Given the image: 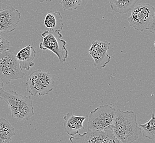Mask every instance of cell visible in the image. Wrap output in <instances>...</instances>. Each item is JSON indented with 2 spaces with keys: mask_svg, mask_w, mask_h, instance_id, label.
I'll return each instance as SVG.
<instances>
[{
  "mask_svg": "<svg viewBox=\"0 0 155 143\" xmlns=\"http://www.w3.org/2000/svg\"><path fill=\"white\" fill-rule=\"evenodd\" d=\"M131 12L127 19L130 27L140 32L147 30L155 34V9L153 6L149 3H140L135 6Z\"/></svg>",
  "mask_w": 155,
  "mask_h": 143,
  "instance_id": "cell-3",
  "label": "cell"
},
{
  "mask_svg": "<svg viewBox=\"0 0 155 143\" xmlns=\"http://www.w3.org/2000/svg\"><path fill=\"white\" fill-rule=\"evenodd\" d=\"M15 135V129L7 119L0 118V143H10Z\"/></svg>",
  "mask_w": 155,
  "mask_h": 143,
  "instance_id": "cell-14",
  "label": "cell"
},
{
  "mask_svg": "<svg viewBox=\"0 0 155 143\" xmlns=\"http://www.w3.org/2000/svg\"><path fill=\"white\" fill-rule=\"evenodd\" d=\"M111 9L120 14H125L131 11L138 0H108Z\"/></svg>",
  "mask_w": 155,
  "mask_h": 143,
  "instance_id": "cell-15",
  "label": "cell"
},
{
  "mask_svg": "<svg viewBox=\"0 0 155 143\" xmlns=\"http://www.w3.org/2000/svg\"><path fill=\"white\" fill-rule=\"evenodd\" d=\"M6 90L5 89V87L3 85V83L2 81H0V97L2 95L3 92L5 91Z\"/></svg>",
  "mask_w": 155,
  "mask_h": 143,
  "instance_id": "cell-19",
  "label": "cell"
},
{
  "mask_svg": "<svg viewBox=\"0 0 155 143\" xmlns=\"http://www.w3.org/2000/svg\"><path fill=\"white\" fill-rule=\"evenodd\" d=\"M139 126L141 129L143 137L149 139H155V117L152 112L151 118L149 121L143 124H140Z\"/></svg>",
  "mask_w": 155,
  "mask_h": 143,
  "instance_id": "cell-16",
  "label": "cell"
},
{
  "mask_svg": "<svg viewBox=\"0 0 155 143\" xmlns=\"http://www.w3.org/2000/svg\"><path fill=\"white\" fill-rule=\"evenodd\" d=\"M110 45V43L107 40H95L91 42L88 51L93 58L94 67L96 68H104L110 62L111 57L107 53Z\"/></svg>",
  "mask_w": 155,
  "mask_h": 143,
  "instance_id": "cell-9",
  "label": "cell"
},
{
  "mask_svg": "<svg viewBox=\"0 0 155 143\" xmlns=\"http://www.w3.org/2000/svg\"><path fill=\"white\" fill-rule=\"evenodd\" d=\"M71 143H119L110 130L88 131L83 134L78 133L69 138Z\"/></svg>",
  "mask_w": 155,
  "mask_h": 143,
  "instance_id": "cell-8",
  "label": "cell"
},
{
  "mask_svg": "<svg viewBox=\"0 0 155 143\" xmlns=\"http://www.w3.org/2000/svg\"><path fill=\"white\" fill-rule=\"evenodd\" d=\"M10 46V42L0 35V54L9 50Z\"/></svg>",
  "mask_w": 155,
  "mask_h": 143,
  "instance_id": "cell-18",
  "label": "cell"
},
{
  "mask_svg": "<svg viewBox=\"0 0 155 143\" xmlns=\"http://www.w3.org/2000/svg\"><path fill=\"white\" fill-rule=\"evenodd\" d=\"M82 0H62L61 5L63 8L67 11H73L77 8L78 7L81 6Z\"/></svg>",
  "mask_w": 155,
  "mask_h": 143,
  "instance_id": "cell-17",
  "label": "cell"
},
{
  "mask_svg": "<svg viewBox=\"0 0 155 143\" xmlns=\"http://www.w3.org/2000/svg\"><path fill=\"white\" fill-rule=\"evenodd\" d=\"M87 116H78L73 113H68L63 118L64 131L69 135L74 136L79 133V131L83 129L84 121Z\"/></svg>",
  "mask_w": 155,
  "mask_h": 143,
  "instance_id": "cell-11",
  "label": "cell"
},
{
  "mask_svg": "<svg viewBox=\"0 0 155 143\" xmlns=\"http://www.w3.org/2000/svg\"><path fill=\"white\" fill-rule=\"evenodd\" d=\"M54 86V81L49 73L37 69L27 77L26 91L33 96H44L52 91Z\"/></svg>",
  "mask_w": 155,
  "mask_h": 143,
  "instance_id": "cell-4",
  "label": "cell"
},
{
  "mask_svg": "<svg viewBox=\"0 0 155 143\" xmlns=\"http://www.w3.org/2000/svg\"><path fill=\"white\" fill-rule=\"evenodd\" d=\"M115 113L116 108L107 105H101L91 111L87 122V131H102L110 128Z\"/></svg>",
  "mask_w": 155,
  "mask_h": 143,
  "instance_id": "cell-7",
  "label": "cell"
},
{
  "mask_svg": "<svg viewBox=\"0 0 155 143\" xmlns=\"http://www.w3.org/2000/svg\"><path fill=\"white\" fill-rule=\"evenodd\" d=\"M110 129L119 143H132L137 140L141 133L134 112L119 108L116 109Z\"/></svg>",
  "mask_w": 155,
  "mask_h": 143,
  "instance_id": "cell-1",
  "label": "cell"
},
{
  "mask_svg": "<svg viewBox=\"0 0 155 143\" xmlns=\"http://www.w3.org/2000/svg\"><path fill=\"white\" fill-rule=\"evenodd\" d=\"M36 51L31 45H29L21 48L15 55V58L17 60L21 68L26 71H29L31 67L34 66L33 62L35 56Z\"/></svg>",
  "mask_w": 155,
  "mask_h": 143,
  "instance_id": "cell-12",
  "label": "cell"
},
{
  "mask_svg": "<svg viewBox=\"0 0 155 143\" xmlns=\"http://www.w3.org/2000/svg\"><path fill=\"white\" fill-rule=\"evenodd\" d=\"M21 68L15 54L8 50L0 54V79L3 83L23 78L25 73Z\"/></svg>",
  "mask_w": 155,
  "mask_h": 143,
  "instance_id": "cell-6",
  "label": "cell"
},
{
  "mask_svg": "<svg viewBox=\"0 0 155 143\" xmlns=\"http://www.w3.org/2000/svg\"><path fill=\"white\" fill-rule=\"evenodd\" d=\"M31 1H32V0H31ZM51 1H52V0H39V1L40 3H43V2H51Z\"/></svg>",
  "mask_w": 155,
  "mask_h": 143,
  "instance_id": "cell-20",
  "label": "cell"
},
{
  "mask_svg": "<svg viewBox=\"0 0 155 143\" xmlns=\"http://www.w3.org/2000/svg\"><path fill=\"white\" fill-rule=\"evenodd\" d=\"M40 36L42 41L39 44V48L52 51L57 56L60 62H65L68 57V51L66 48L67 42L62 39V35L60 32L46 30Z\"/></svg>",
  "mask_w": 155,
  "mask_h": 143,
  "instance_id": "cell-5",
  "label": "cell"
},
{
  "mask_svg": "<svg viewBox=\"0 0 155 143\" xmlns=\"http://www.w3.org/2000/svg\"><path fill=\"white\" fill-rule=\"evenodd\" d=\"M63 18L60 12L50 11L45 15L44 25L50 30L61 32L63 29Z\"/></svg>",
  "mask_w": 155,
  "mask_h": 143,
  "instance_id": "cell-13",
  "label": "cell"
},
{
  "mask_svg": "<svg viewBox=\"0 0 155 143\" xmlns=\"http://www.w3.org/2000/svg\"><path fill=\"white\" fill-rule=\"evenodd\" d=\"M0 99L7 102L11 116L17 120H28L34 115L33 101L29 96L22 95L13 90H5Z\"/></svg>",
  "mask_w": 155,
  "mask_h": 143,
  "instance_id": "cell-2",
  "label": "cell"
},
{
  "mask_svg": "<svg viewBox=\"0 0 155 143\" xmlns=\"http://www.w3.org/2000/svg\"><path fill=\"white\" fill-rule=\"evenodd\" d=\"M21 13L12 6L0 10V33H11L21 21Z\"/></svg>",
  "mask_w": 155,
  "mask_h": 143,
  "instance_id": "cell-10",
  "label": "cell"
}]
</instances>
